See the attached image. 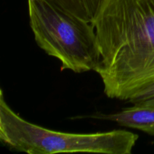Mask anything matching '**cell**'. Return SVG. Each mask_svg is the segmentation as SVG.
<instances>
[{"mask_svg": "<svg viewBox=\"0 0 154 154\" xmlns=\"http://www.w3.org/2000/svg\"><path fill=\"white\" fill-rule=\"evenodd\" d=\"M92 22L104 93L129 102L154 83V0H102Z\"/></svg>", "mask_w": 154, "mask_h": 154, "instance_id": "6da1fadb", "label": "cell"}, {"mask_svg": "<svg viewBox=\"0 0 154 154\" xmlns=\"http://www.w3.org/2000/svg\"><path fill=\"white\" fill-rule=\"evenodd\" d=\"M138 139L131 131L69 133L27 121L12 110L0 92V141L11 150L29 154H130Z\"/></svg>", "mask_w": 154, "mask_h": 154, "instance_id": "7a4b0ae2", "label": "cell"}, {"mask_svg": "<svg viewBox=\"0 0 154 154\" xmlns=\"http://www.w3.org/2000/svg\"><path fill=\"white\" fill-rule=\"evenodd\" d=\"M29 24L41 49L61 62V70L95 71L101 53L93 22L65 11L48 0H28Z\"/></svg>", "mask_w": 154, "mask_h": 154, "instance_id": "3957f363", "label": "cell"}, {"mask_svg": "<svg viewBox=\"0 0 154 154\" xmlns=\"http://www.w3.org/2000/svg\"><path fill=\"white\" fill-rule=\"evenodd\" d=\"M90 117L114 122L121 126L138 129L154 136V105L135 104L116 113L98 112Z\"/></svg>", "mask_w": 154, "mask_h": 154, "instance_id": "277c9868", "label": "cell"}, {"mask_svg": "<svg viewBox=\"0 0 154 154\" xmlns=\"http://www.w3.org/2000/svg\"><path fill=\"white\" fill-rule=\"evenodd\" d=\"M48 1L79 17L87 20L90 22L93 21L82 0H48Z\"/></svg>", "mask_w": 154, "mask_h": 154, "instance_id": "5b68a950", "label": "cell"}, {"mask_svg": "<svg viewBox=\"0 0 154 154\" xmlns=\"http://www.w3.org/2000/svg\"><path fill=\"white\" fill-rule=\"evenodd\" d=\"M153 99H154V83L144 88V90H141L128 102L132 103V105L141 104Z\"/></svg>", "mask_w": 154, "mask_h": 154, "instance_id": "8992f818", "label": "cell"}, {"mask_svg": "<svg viewBox=\"0 0 154 154\" xmlns=\"http://www.w3.org/2000/svg\"><path fill=\"white\" fill-rule=\"evenodd\" d=\"M92 20H93L102 0H82Z\"/></svg>", "mask_w": 154, "mask_h": 154, "instance_id": "52a82bcc", "label": "cell"}, {"mask_svg": "<svg viewBox=\"0 0 154 154\" xmlns=\"http://www.w3.org/2000/svg\"><path fill=\"white\" fill-rule=\"evenodd\" d=\"M143 105H154V99H150V100L147 101L145 102H143Z\"/></svg>", "mask_w": 154, "mask_h": 154, "instance_id": "ba28073f", "label": "cell"}]
</instances>
